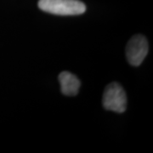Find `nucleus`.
<instances>
[{
	"instance_id": "obj_3",
	"label": "nucleus",
	"mask_w": 153,
	"mask_h": 153,
	"mask_svg": "<svg viewBox=\"0 0 153 153\" xmlns=\"http://www.w3.org/2000/svg\"><path fill=\"white\" fill-rule=\"evenodd\" d=\"M149 51L147 39L143 35H134L126 47V57L128 63L134 66H140Z\"/></svg>"
},
{
	"instance_id": "obj_2",
	"label": "nucleus",
	"mask_w": 153,
	"mask_h": 153,
	"mask_svg": "<svg viewBox=\"0 0 153 153\" xmlns=\"http://www.w3.org/2000/svg\"><path fill=\"white\" fill-rule=\"evenodd\" d=\"M103 105L106 110L117 113H123L127 108V96L124 89L117 82L107 85L104 91Z\"/></svg>"
},
{
	"instance_id": "obj_1",
	"label": "nucleus",
	"mask_w": 153,
	"mask_h": 153,
	"mask_svg": "<svg viewBox=\"0 0 153 153\" xmlns=\"http://www.w3.org/2000/svg\"><path fill=\"white\" fill-rule=\"evenodd\" d=\"M41 10L57 16H78L86 11V6L79 0H39Z\"/></svg>"
},
{
	"instance_id": "obj_4",
	"label": "nucleus",
	"mask_w": 153,
	"mask_h": 153,
	"mask_svg": "<svg viewBox=\"0 0 153 153\" xmlns=\"http://www.w3.org/2000/svg\"><path fill=\"white\" fill-rule=\"evenodd\" d=\"M59 82L62 94L68 96H73L78 93L81 86L80 80L75 75L68 71H63L59 75Z\"/></svg>"
}]
</instances>
